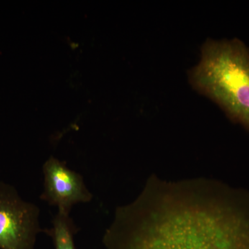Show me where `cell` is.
Listing matches in <instances>:
<instances>
[{"label": "cell", "instance_id": "6da1fadb", "mask_svg": "<svg viewBox=\"0 0 249 249\" xmlns=\"http://www.w3.org/2000/svg\"><path fill=\"white\" fill-rule=\"evenodd\" d=\"M188 77L193 89L249 130V49L242 41L207 39Z\"/></svg>", "mask_w": 249, "mask_h": 249}, {"label": "cell", "instance_id": "7a4b0ae2", "mask_svg": "<svg viewBox=\"0 0 249 249\" xmlns=\"http://www.w3.org/2000/svg\"><path fill=\"white\" fill-rule=\"evenodd\" d=\"M40 211L24 200L16 187L0 181V249H34L40 227Z\"/></svg>", "mask_w": 249, "mask_h": 249}, {"label": "cell", "instance_id": "3957f363", "mask_svg": "<svg viewBox=\"0 0 249 249\" xmlns=\"http://www.w3.org/2000/svg\"><path fill=\"white\" fill-rule=\"evenodd\" d=\"M43 191L40 199L58 212L70 214L78 204L92 201L93 195L85 184L82 175L70 169L64 162L50 157L42 166Z\"/></svg>", "mask_w": 249, "mask_h": 249}, {"label": "cell", "instance_id": "277c9868", "mask_svg": "<svg viewBox=\"0 0 249 249\" xmlns=\"http://www.w3.org/2000/svg\"><path fill=\"white\" fill-rule=\"evenodd\" d=\"M53 240L55 249H76L74 235L78 229L70 214L57 212L50 229L44 231Z\"/></svg>", "mask_w": 249, "mask_h": 249}]
</instances>
